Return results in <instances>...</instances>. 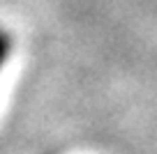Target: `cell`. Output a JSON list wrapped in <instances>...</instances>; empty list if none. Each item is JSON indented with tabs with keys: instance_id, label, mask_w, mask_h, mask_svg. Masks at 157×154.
<instances>
[{
	"instance_id": "cell-1",
	"label": "cell",
	"mask_w": 157,
	"mask_h": 154,
	"mask_svg": "<svg viewBox=\"0 0 157 154\" xmlns=\"http://www.w3.org/2000/svg\"><path fill=\"white\" fill-rule=\"evenodd\" d=\"M10 51H12V39H10V35H7L5 30L0 28V69H2V64H5Z\"/></svg>"
}]
</instances>
